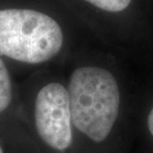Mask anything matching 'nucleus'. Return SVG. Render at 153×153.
<instances>
[{
    "mask_svg": "<svg viewBox=\"0 0 153 153\" xmlns=\"http://www.w3.org/2000/svg\"><path fill=\"white\" fill-rule=\"evenodd\" d=\"M100 10L117 13L125 10L129 6L131 0H84Z\"/></svg>",
    "mask_w": 153,
    "mask_h": 153,
    "instance_id": "obj_5",
    "label": "nucleus"
},
{
    "mask_svg": "<svg viewBox=\"0 0 153 153\" xmlns=\"http://www.w3.org/2000/svg\"><path fill=\"white\" fill-rule=\"evenodd\" d=\"M146 124H147V129L150 133V135L153 138V108L150 109L149 114L147 115V120H146Z\"/></svg>",
    "mask_w": 153,
    "mask_h": 153,
    "instance_id": "obj_6",
    "label": "nucleus"
},
{
    "mask_svg": "<svg viewBox=\"0 0 153 153\" xmlns=\"http://www.w3.org/2000/svg\"><path fill=\"white\" fill-rule=\"evenodd\" d=\"M67 88L76 153H114L121 114L115 76L105 67L82 65L72 71Z\"/></svg>",
    "mask_w": 153,
    "mask_h": 153,
    "instance_id": "obj_1",
    "label": "nucleus"
},
{
    "mask_svg": "<svg viewBox=\"0 0 153 153\" xmlns=\"http://www.w3.org/2000/svg\"><path fill=\"white\" fill-rule=\"evenodd\" d=\"M27 124L40 153H76L67 85L49 74H37L19 90Z\"/></svg>",
    "mask_w": 153,
    "mask_h": 153,
    "instance_id": "obj_2",
    "label": "nucleus"
},
{
    "mask_svg": "<svg viewBox=\"0 0 153 153\" xmlns=\"http://www.w3.org/2000/svg\"><path fill=\"white\" fill-rule=\"evenodd\" d=\"M0 139L9 153H40L7 63L0 56Z\"/></svg>",
    "mask_w": 153,
    "mask_h": 153,
    "instance_id": "obj_4",
    "label": "nucleus"
},
{
    "mask_svg": "<svg viewBox=\"0 0 153 153\" xmlns=\"http://www.w3.org/2000/svg\"><path fill=\"white\" fill-rule=\"evenodd\" d=\"M0 153H9L6 146L4 145V143L2 142V140L0 139Z\"/></svg>",
    "mask_w": 153,
    "mask_h": 153,
    "instance_id": "obj_7",
    "label": "nucleus"
},
{
    "mask_svg": "<svg viewBox=\"0 0 153 153\" xmlns=\"http://www.w3.org/2000/svg\"><path fill=\"white\" fill-rule=\"evenodd\" d=\"M60 24L49 14L31 8L0 9V56L21 66L52 62L64 48Z\"/></svg>",
    "mask_w": 153,
    "mask_h": 153,
    "instance_id": "obj_3",
    "label": "nucleus"
}]
</instances>
